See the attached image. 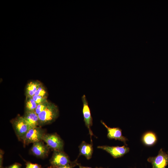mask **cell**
Listing matches in <instances>:
<instances>
[{"mask_svg": "<svg viewBox=\"0 0 168 168\" xmlns=\"http://www.w3.org/2000/svg\"><path fill=\"white\" fill-rule=\"evenodd\" d=\"M59 110L58 106L50 102L48 106L38 114L39 126H42L52 123L58 118Z\"/></svg>", "mask_w": 168, "mask_h": 168, "instance_id": "obj_1", "label": "cell"}, {"mask_svg": "<svg viewBox=\"0 0 168 168\" xmlns=\"http://www.w3.org/2000/svg\"><path fill=\"white\" fill-rule=\"evenodd\" d=\"M45 130L40 127L30 128L27 132L22 141L25 146L30 143H34L42 141V138L45 134Z\"/></svg>", "mask_w": 168, "mask_h": 168, "instance_id": "obj_2", "label": "cell"}, {"mask_svg": "<svg viewBox=\"0 0 168 168\" xmlns=\"http://www.w3.org/2000/svg\"><path fill=\"white\" fill-rule=\"evenodd\" d=\"M16 135L20 141H22L27 132L31 128L23 116H17L11 121Z\"/></svg>", "mask_w": 168, "mask_h": 168, "instance_id": "obj_3", "label": "cell"}, {"mask_svg": "<svg viewBox=\"0 0 168 168\" xmlns=\"http://www.w3.org/2000/svg\"><path fill=\"white\" fill-rule=\"evenodd\" d=\"M42 141L54 151H63V142L56 133L45 134L42 138Z\"/></svg>", "mask_w": 168, "mask_h": 168, "instance_id": "obj_4", "label": "cell"}, {"mask_svg": "<svg viewBox=\"0 0 168 168\" xmlns=\"http://www.w3.org/2000/svg\"><path fill=\"white\" fill-rule=\"evenodd\" d=\"M51 166L56 167L71 164L68 155L63 151H54L49 161Z\"/></svg>", "mask_w": 168, "mask_h": 168, "instance_id": "obj_5", "label": "cell"}, {"mask_svg": "<svg viewBox=\"0 0 168 168\" xmlns=\"http://www.w3.org/2000/svg\"><path fill=\"white\" fill-rule=\"evenodd\" d=\"M82 100L83 103L82 112L84 118V121L86 126L89 130V133L90 135L91 142L92 143L91 137L92 136L94 135L91 129V127L92 125V118L88 102L85 95L82 96Z\"/></svg>", "mask_w": 168, "mask_h": 168, "instance_id": "obj_6", "label": "cell"}, {"mask_svg": "<svg viewBox=\"0 0 168 168\" xmlns=\"http://www.w3.org/2000/svg\"><path fill=\"white\" fill-rule=\"evenodd\" d=\"M147 161L151 163L152 168H165L168 164V155L161 149L156 156L149 157Z\"/></svg>", "mask_w": 168, "mask_h": 168, "instance_id": "obj_7", "label": "cell"}, {"mask_svg": "<svg viewBox=\"0 0 168 168\" xmlns=\"http://www.w3.org/2000/svg\"><path fill=\"white\" fill-rule=\"evenodd\" d=\"M49 148L47 145L41 141L33 143L30 152L32 154L37 157L44 158L48 156Z\"/></svg>", "mask_w": 168, "mask_h": 168, "instance_id": "obj_8", "label": "cell"}, {"mask_svg": "<svg viewBox=\"0 0 168 168\" xmlns=\"http://www.w3.org/2000/svg\"><path fill=\"white\" fill-rule=\"evenodd\" d=\"M97 148L106 151L114 158L123 156L128 152L129 150L128 147L125 146L121 147L101 146H98Z\"/></svg>", "mask_w": 168, "mask_h": 168, "instance_id": "obj_9", "label": "cell"}, {"mask_svg": "<svg viewBox=\"0 0 168 168\" xmlns=\"http://www.w3.org/2000/svg\"><path fill=\"white\" fill-rule=\"evenodd\" d=\"M102 124L107 128L108 131L107 137L109 139L118 140L123 142L126 145V142L127 139L122 135V130L119 128H111L108 127L102 120L100 121Z\"/></svg>", "mask_w": 168, "mask_h": 168, "instance_id": "obj_10", "label": "cell"}, {"mask_svg": "<svg viewBox=\"0 0 168 168\" xmlns=\"http://www.w3.org/2000/svg\"><path fill=\"white\" fill-rule=\"evenodd\" d=\"M23 117L31 128L39 126L38 115L35 111H25Z\"/></svg>", "mask_w": 168, "mask_h": 168, "instance_id": "obj_11", "label": "cell"}, {"mask_svg": "<svg viewBox=\"0 0 168 168\" xmlns=\"http://www.w3.org/2000/svg\"><path fill=\"white\" fill-rule=\"evenodd\" d=\"M79 156L83 155L87 160H89L91 158L93 152L92 144H88L83 141L79 146Z\"/></svg>", "mask_w": 168, "mask_h": 168, "instance_id": "obj_12", "label": "cell"}, {"mask_svg": "<svg viewBox=\"0 0 168 168\" xmlns=\"http://www.w3.org/2000/svg\"><path fill=\"white\" fill-rule=\"evenodd\" d=\"M41 83L38 81H31L26 85L25 95L26 97H32L41 84Z\"/></svg>", "mask_w": 168, "mask_h": 168, "instance_id": "obj_13", "label": "cell"}, {"mask_svg": "<svg viewBox=\"0 0 168 168\" xmlns=\"http://www.w3.org/2000/svg\"><path fill=\"white\" fill-rule=\"evenodd\" d=\"M157 138L156 134L152 132H148L143 135L142 141L146 146H151L154 144L157 141Z\"/></svg>", "mask_w": 168, "mask_h": 168, "instance_id": "obj_14", "label": "cell"}, {"mask_svg": "<svg viewBox=\"0 0 168 168\" xmlns=\"http://www.w3.org/2000/svg\"><path fill=\"white\" fill-rule=\"evenodd\" d=\"M37 105L31 97H26L25 111H35Z\"/></svg>", "mask_w": 168, "mask_h": 168, "instance_id": "obj_15", "label": "cell"}, {"mask_svg": "<svg viewBox=\"0 0 168 168\" xmlns=\"http://www.w3.org/2000/svg\"><path fill=\"white\" fill-rule=\"evenodd\" d=\"M48 95V94L46 89L41 83L35 92L34 95L41 96L47 97Z\"/></svg>", "mask_w": 168, "mask_h": 168, "instance_id": "obj_16", "label": "cell"}, {"mask_svg": "<svg viewBox=\"0 0 168 168\" xmlns=\"http://www.w3.org/2000/svg\"><path fill=\"white\" fill-rule=\"evenodd\" d=\"M50 102L48 101L45 103L37 105L35 111L37 114H38L44 110L49 105Z\"/></svg>", "mask_w": 168, "mask_h": 168, "instance_id": "obj_17", "label": "cell"}, {"mask_svg": "<svg viewBox=\"0 0 168 168\" xmlns=\"http://www.w3.org/2000/svg\"><path fill=\"white\" fill-rule=\"evenodd\" d=\"M32 97L37 105L43 103L48 101L46 97L34 95Z\"/></svg>", "mask_w": 168, "mask_h": 168, "instance_id": "obj_18", "label": "cell"}, {"mask_svg": "<svg viewBox=\"0 0 168 168\" xmlns=\"http://www.w3.org/2000/svg\"><path fill=\"white\" fill-rule=\"evenodd\" d=\"M77 159L75 161H72V163L70 164L61 166L56 167H52L50 166L48 168H73L76 165H77L78 163L77 161Z\"/></svg>", "mask_w": 168, "mask_h": 168, "instance_id": "obj_19", "label": "cell"}, {"mask_svg": "<svg viewBox=\"0 0 168 168\" xmlns=\"http://www.w3.org/2000/svg\"><path fill=\"white\" fill-rule=\"evenodd\" d=\"M26 168H43L41 166L38 164L33 163L30 162L26 163Z\"/></svg>", "mask_w": 168, "mask_h": 168, "instance_id": "obj_20", "label": "cell"}, {"mask_svg": "<svg viewBox=\"0 0 168 168\" xmlns=\"http://www.w3.org/2000/svg\"><path fill=\"white\" fill-rule=\"evenodd\" d=\"M4 168H21V165L19 163H15Z\"/></svg>", "mask_w": 168, "mask_h": 168, "instance_id": "obj_21", "label": "cell"}, {"mask_svg": "<svg viewBox=\"0 0 168 168\" xmlns=\"http://www.w3.org/2000/svg\"><path fill=\"white\" fill-rule=\"evenodd\" d=\"M3 154V151L1 149L0 153V168H4L2 166Z\"/></svg>", "mask_w": 168, "mask_h": 168, "instance_id": "obj_22", "label": "cell"}, {"mask_svg": "<svg viewBox=\"0 0 168 168\" xmlns=\"http://www.w3.org/2000/svg\"><path fill=\"white\" fill-rule=\"evenodd\" d=\"M77 166H78L79 167V168H92L91 167H85V166H81L80 164H79L78 163V164H77ZM95 168H103V167H95Z\"/></svg>", "mask_w": 168, "mask_h": 168, "instance_id": "obj_23", "label": "cell"}]
</instances>
